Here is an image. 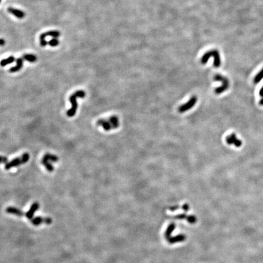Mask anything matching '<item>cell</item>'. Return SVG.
<instances>
[{"label":"cell","mask_w":263,"mask_h":263,"mask_svg":"<svg viewBox=\"0 0 263 263\" xmlns=\"http://www.w3.org/2000/svg\"><path fill=\"white\" fill-rule=\"evenodd\" d=\"M48 44L49 45H50L51 46L54 47V46H57L59 44V41L56 39V38H53L52 39L50 40Z\"/></svg>","instance_id":"obj_20"},{"label":"cell","mask_w":263,"mask_h":263,"mask_svg":"<svg viewBox=\"0 0 263 263\" xmlns=\"http://www.w3.org/2000/svg\"><path fill=\"white\" fill-rule=\"evenodd\" d=\"M214 80L216 81L221 82L222 84V85L220 87L216 88L215 90V93L218 94L222 93L223 92L226 91L229 87V85H230L229 81L228 80V79L227 77H224V76H223L220 74H216L215 77H214Z\"/></svg>","instance_id":"obj_4"},{"label":"cell","mask_w":263,"mask_h":263,"mask_svg":"<svg viewBox=\"0 0 263 263\" xmlns=\"http://www.w3.org/2000/svg\"><path fill=\"white\" fill-rule=\"evenodd\" d=\"M44 223L49 225L52 223V219L50 218H44Z\"/></svg>","instance_id":"obj_22"},{"label":"cell","mask_w":263,"mask_h":263,"mask_svg":"<svg viewBox=\"0 0 263 263\" xmlns=\"http://www.w3.org/2000/svg\"><path fill=\"white\" fill-rule=\"evenodd\" d=\"M226 142L228 144H234L236 147L240 148L242 146V141L238 139L235 133H232L226 138Z\"/></svg>","instance_id":"obj_7"},{"label":"cell","mask_w":263,"mask_h":263,"mask_svg":"<svg viewBox=\"0 0 263 263\" xmlns=\"http://www.w3.org/2000/svg\"><path fill=\"white\" fill-rule=\"evenodd\" d=\"M16 62H17V65L15 66L12 67L11 68H10L9 69V72L10 73H15L19 71H20L23 67V58H18L16 60Z\"/></svg>","instance_id":"obj_12"},{"label":"cell","mask_w":263,"mask_h":263,"mask_svg":"<svg viewBox=\"0 0 263 263\" xmlns=\"http://www.w3.org/2000/svg\"><path fill=\"white\" fill-rule=\"evenodd\" d=\"M29 159V153H24L20 157H17L13 159L10 162L6 164L5 169L6 170H9L14 167H17L23 164H24L28 161Z\"/></svg>","instance_id":"obj_3"},{"label":"cell","mask_w":263,"mask_h":263,"mask_svg":"<svg viewBox=\"0 0 263 263\" xmlns=\"http://www.w3.org/2000/svg\"><path fill=\"white\" fill-rule=\"evenodd\" d=\"M260 104L261 105V106H263V98L260 100Z\"/></svg>","instance_id":"obj_25"},{"label":"cell","mask_w":263,"mask_h":263,"mask_svg":"<svg viewBox=\"0 0 263 263\" xmlns=\"http://www.w3.org/2000/svg\"><path fill=\"white\" fill-rule=\"evenodd\" d=\"M6 211L7 213L13 214L14 215H16V216H20V217H22L23 216L25 215L22 210H19L17 208L14 207H7L6 208Z\"/></svg>","instance_id":"obj_11"},{"label":"cell","mask_w":263,"mask_h":263,"mask_svg":"<svg viewBox=\"0 0 263 263\" xmlns=\"http://www.w3.org/2000/svg\"><path fill=\"white\" fill-rule=\"evenodd\" d=\"M6 44V41L3 39H0V46H4Z\"/></svg>","instance_id":"obj_23"},{"label":"cell","mask_w":263,"mask_h":263,"mask_svg":"<svg viewBox=\"0 0 263 263\" xmlns=\"http://www.w3.org/2000/svg\"><path fill=\"white\" fill-rule=\"evenodd\" d=\"M213 57L214 59V62H213V65L216 67V68H218L220 66V54L218 50L216 49H213V50H211L208 52H207V53H205L203 57H202L201 59V62L202 64H205L208 59L211 57Z\"/></svg>","instance_id":"obj_2"},{"label":"cell","mask_w":263,"mask_h":263,"mask_svg":"<svg viewBox=\"0 0 263 263\" xmlns=\"http://www.w3.org/2000/svg\"><path fill=\"white\" fill-rule=\"evenodd\" d=\"M15 61L14 57L13 56H10L9 57H7V59H3L0 62V65L1 66H5L9 64H10L12 63H13L14 61Z\"/></svg>","instance_id":"obj_14"},{"label":"cell","mask_w":263,"mask_h":263,"mask_svg":"<svg viewBox=\"0 0 263 263\" xmlns=\"http://www.w3.org/2000/svg\"><path fill=\"white\" fill-rule=\"evenodd\" d=\"M97 125L101 126L106 131H109L111 129H113V125L110 121L109 119H99L97 123Z\"/></svg>","instance_id":"obj_8"},{"label":"cell","mask_w":263,"mask_h":263,"mask_svg":"<svg viewBox=\"0 0 263 263\" xmlns=\"http://www.w3.org/2000/svg\"><path fill=\"white\" fill-rule=\"evenodd\" d=\"M23 59H24L25 61H27V62L34 63L37 60V58L36 56L34 54H25L23 56Z\"/></svg>","instance_id":"obj_13"},{"label":"cell","mask_w":263,"mask_h":263,"mask_svg":"<svg viewBox=\"0 0 263 263\" xmlns=\"http://www.w3.org/2000/svg\"><path fill=\"white\" fill-rule=\"evenodd\" d=\"M197 98L196 96H193L188 102L187 103L181 106L178 108V111L180 113H183L186 111L188 110L191 109L197 102Z\"/></svg>","instance_id":"obj_6"},{"label":"cell","mask_w":263,"mask_h":263,"mask_svg":"<svg viewBox=\"0 0 263 263\" xmlns=\"http://www.w3.org/2000/svg\"><path fill=\"white\" fill-rule=\"evenodd\" d=\"M110 121H111L113 127V129H117L119 126V119L116 116H110L109 118Z\"/></svg>","instance_id":"obj_16"},{"label":"cell","mask_w":263,"mask_h":263,"mask_svg":"<svg viewBox=\"0 0 263 263\" xmlns=\"http://www.w3.org/2000/svg\"><path fill=\"white\" fill-rule=\"evenodd\" d=\"M7 10L9 13L12 14L13 15H14L15 17H16L18 19H22L24 18V17H25V13L21 10L15 9V8H12V7H9V8H8Z\"/></svg>","instance_id":"obj_10"},{"label":"cell","mask_w":263,"mask_h":263,"mask_svg":"<svg viewBox=\"0 0 263 263\" xmlns=\"http://www.w3.org/2000/svg\"><path fill=\"white\" fill-rule=\"evenodd\" d=\"M8 163L7 158L4 156H0V163L7 164Z\"/></svg>","instance_id":"obj_21"},{"label":"cell","mask_w":263,"mask_h":263,"mask_svg":"<svg viewBox=\"0 0 263 263\" xmlns=\"http://www.w3.org/2000/svg\"><path fill=\"white\" fill-rule=\"evenodd\" d=\"M263 79V68L256 75L253 79V82L255 84L259 83Z\"/></svg>","instance_id":"obj_19"},{"label":"cell","mask_w":263,"mask_h":263,"mask_svg":"<svg viewBox=\"0 0 263 263\" xmlns=\"http://www.w3.org/2000/svg\"><path fill=\"white\" fill-rule=\"evenodd\" d=\"M1 0H0V3H1Z\"/></svg>","instance_id":"obj_26"},{"label":"cell","mask_w":263,"mask_h":263,"mask_svg":"<svg viewBox=\"0 0 263 263\" xmlns=\"http://www.w3.org/2000/svg\"><path fill=\"white\" fill-rule=\"evenodd\" d=\"M61 35V33L59 31H48L46 32L42 33L40 35V45L42 46H46V44H48V42L46 41L45 38L48 36H50L52 37L53 38H57Z\"/></svg>","instance_id":"obj_5"},{"label":"cell","mask_w":263,"mask_h":263,"mask_svg":"<svg viewBox=\"0 0 263 263\" xmlns=\"http://www.w3.org/2000/svg\"><path fill=\"white\" fill-rule=\"evenodd\" d=\"M39 207H40V205H39V203L38 202L33 203L32 205H31V208H29V211L25 214L27 218L31 219V220L32 219L35 213L37 211V210L39 209Z\"/></svg>","instance_id":"obj_9"},{"label":"cell","mask_w":263,"mask_h":263,"mask_svg":"<svg viewBox=\"0 0 263 263\" xmlns=\"http://www.w3.org/2000/svg\"><path fill=\"white\" fill-rule=\"evenodd\" d=\"M42 165H44V166L46 168V169L48 170V171L51 173V172H52L54 171V168L52 166V165L49 163V161H48L47 160L44 159V158H43L42 160Z\"/></svg>","instance_id":"obj_15"},{"label":"cell","mask_w":263,"mask_h":263,"mask_svg":"<svg viewBox=\"0 0 263 263\" xmlns=\"http://www.w3.org/2000/svg\"><path fill=\"white\" fill-rule=\"evenodd\" d=\"M86 96V92L83 90H78L71 94L69 98V101L72 105L71 108L66 111V115L68 117H73L76 115L77 109V103L76 99L77 98H84Z\"/></svg>","instance_id":"obj_1"},{"label":"cell","mask_w":263,"mask_h":263,"mask_svg":"<svg viewBox=\"0 0 263 263\" xmlns=\"http://www.w3.org/2000/svg\"><path fill=\"white\" fill-rule=\"evenodd\" d=\"M43 158L49 161H52V162H57L59 160V158L56 155H52L51 153L45 154Z\"/></svg>","instance_id":"obj_17"},{"label":"cell","mask_w":263,"mask_h":263,"mask_svg":"<svg viewBox=\"0 0 263 263\" xmlns=\"http://www.w3.org/2000/svg\"><path fill=\"white\" fill-rule=\"evenodd\" d=\"M260 95L261 97H263V86L262 87V88H261L260 91Z\"/></svg>","instance_id":"obj_24"},{"label":"cell","mask_w":263,"mask_h":263,"mask_svg":"<svg viewBox=\"0 0 263 263\" xmlns=\"http://www.w3.org/2000/svg\"><path fill=\"white\" fill-rule=\"evenodd\" d=\"M44 218L40 216H39V217H36L34 219H31V222L34 225L38 226V225H40L42 223H44Z\"/></svg>","instance_id":"obj_18"}]
</instances>
